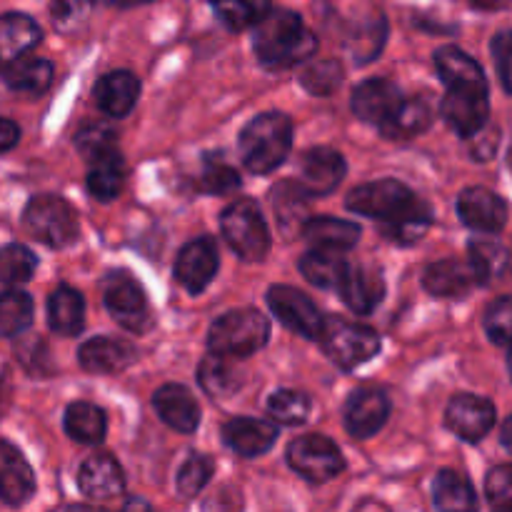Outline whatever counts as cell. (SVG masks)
Wrapping results in <instances>:
<instances>
[{"instance_id": "36", "label": "cell", "mask_w": 512, "mask_h": 512, "mask_svg": "<svg viewBox=\"0 0 512 512\" xmlns=\"http://www.w3.org/2000/svg\"><path fill=\"white\" fill-rule=\"evenodd\" d=\"M385 33H388V25H385L383 15H375L365 23L353 25V30L345 35V48H348L350 58L360 65L378 58L385 45Z\"/></svg>"}, {"instance_id": "13", "label": "cell", "mask_w": 512, "mask_h": 512, "mask_svg": "<svg viewBox=\"0 0 512 512\" xmlns=\"http://www.w3.org/2000/svg\"><path fill=\"white\" fill-rule=\"evenodd\" d=\"M390 415V400L383 390L378 388H363L353 393L345 403L343 410V423L353 438H373Z\"/></svg>"}, {"instance_id": "4", "label": "cell", "mask_w": 512, "mask_h": 512, "mask_svg": "<svg viewBox=\"0 0 512 512\" xmlns=\"http://www.w3.org/2000/svg\"><path fill=\"white\" fill-rule=\"evenodd\" d=\"M345 205L353 213L365 215V218H375L380 228L395 223L410 210L418 208L420 198H415L413 190L403 185L400 180H375V183L358 185L353 193L345 198Z\"/></svg>"}, {"instance_id": "38", "label": "cell", "mask_w": 512, "mask_h": 512, "mask_svg": "<svg viewBox=\"0 0 512 512\" xmlns=\"http://www.w3.org/2000/svg\"><path fill=\"white\" fill-rule=\"evenodd\" d=\"M35 305L33 298L23 290H5L0 293V335L18 338L33 325Z\"/></svg>"}, {"instance_id": "10", "label": "cell", "mask_w": 512, "mask_h": 512, "mask_svg": "<svg viewBox=\"0 0 512 512\" xmlns=\"http://www.w3.org/2000/svg\"><path fill=\"white\" fill-rule=\"evenodd\" d=\"M268 305L285 328H290L293 333L303 335L308 340H318L325 318L318 310V305L303 290L290 288V285H273L268 290Z\"/></svg>"}, {"instance_id": "31", "label": "cell", "mask_w": 512, "mask_h": 512, "mask_svg": "<svg viewBox=\"0 0 512 512\" xmlns=\"http://www.w3.org/2000/svg\"><path fill=\"white\" fill-rule=\"evenodd\" d=\"M300 233L313 248L328 250H348L360 240L358 225L340 218H310L305 220Z\"/></svg>"}, {"instance_id": "14", "label": "cell", "mask_w": 512, "mask_h": 512, "mask_svg": "<svg viewBox=\"0 0 512 512\" xmlns=\"http://www.w3.org/2000/svg\"><path fill=\"white\" fill-rule=\"evenodd\" d=\"M218 263V245L213 243V238H198L180 250L175 260V278L188 293L198 295L215 278Z\"/></svg>"}, {"instance_id": "39", "label": "cell", "mask_w": 512, "mask_h": 512, "mask_svg": "<svg viewBox=\"0 0 512 512\" xmlns=\"http://www.w3.org/2000/svg\"><path fill=\"white\" fill-rule=\"evenodd\" d=\"M198 383L210 398H225V395H233L235 390L240 388V375L238 370L228 363V358L210 353L208 358L200 363Z\"/></svg>"}, {"instance_id": "15", "label": "cell", "mask_w": 512, "mask_h": 512, "mask_svg": "<svg viewBox=\"0 0 512 512\" xmlns=\"http://www.w3.org/2000/svg\"><path fill=\"white\" fill-rule=\"evenodd\" d=\"M458 215L470 230L500 233L508 223V203L488 188H468L458 198Z\"/></svg>"}, {"instance_id": "8", "label": "cell", "mask_w": 512, "mask_h": 512, "mask_svg": "<svg viewBox=\"0 0 512 512\" xmlns=\"http://www.w3.org/2000/svg\"><path fill=\"white\" fill-rule=\"evenodd\" d=\"M288 465L310 483H328L343 473L345 460L333 440L323 435H303L288 445Z\"/></svg>"}, {"instance_id": "34", "label": "cell", "mask_w": 512, "mask_h": 512, "mask_svg": "<svg viewBox=\"0 0 512 512\" xmlns=\"http://www.w3.org/2000/svg\"><path fill=\"white\" fill-rule=\"evenodd\" d=\"M3 70L5 85L18 90V93L43 95L50 88V83H53V65L43 58H28V55H23V58L5 65Z\"/></svg>"}, {"instance_id": "51", "label": "cell", "mask_w": 512, "mask_h": 512, "mask_svg": "<svg viewBox=\"0 0 512 512\" xmlns=\"http://www.w3.org/2000/svg\"><path fill=\"white\" fill-rule=\"evenodd\" d=\"M493 53L495 60H498V75H500V83H503L505 93H510V33L503 30L498 38L493 40Z\"/></svg>"}, {"instance_id": "5", "label": "cell", "mask_w": 512, "mask_h": 512, "mask_svg": "<svg viewBox=\"0 0 512 512\" xmlns=\"http://www.w3.org/2000/svg\"><path fill=\"white\" fill-rule=\"evenodd\" d=\"M325 355L343 370H353L380 353V338L373 328L348 320H325L318 335Z\"/></svg>"}, {"instance_id": "7", "label": "cell", "mask_w": 512, "mask_h": 512, "mask_svg": "<svg viewBox=\"0 0 512 512\" xmlns=\"http://www.w3.org/2000/svg\"><path fill=\"white\" fill-rule=\"evenodd\" d=\"M220 230H223V238L228 240L230 248L248 263H260L268 253V223H265L258 205L250 203V200H238L230 208H225L223 218H220Z\"/></svg>"}, {"instance_id": "27", "label": "cell", "mask_w": 512, "mask_h": 512, "mask_svg": "<svg viewBox=\"0 0 512 512\" xmlns=\"http://www.w3.org/2000/svg\"><path fill=\"white\" fill-rule=\"evenodd\" d=\"M473 270L463 260H440L425 268L423 285L435 298H463L473 288Z\"/></svg>"}, {"instance_id": "50", "label": "cell", "mask_w": 512, "mask_h": 512, "mask_svg": "<svg viewBox=\"0 0 512 512\" xmlns=\"http://www.w3.org/2000/svg\"><path fill=\"white\" fill-rule=\"evenodd\" d=\"M90 0H53L50 3V15L60 30H70L85 18Z\"/></svg>"}, {"instance_id": "24", "label": "cell", "mask_w": 512, "mask_h": 512, "mask_svg": "<svg viewBox=\"0 0 512 512\" xmlns=\"http://www.w3.org/2000/svg\"><path fill=\"white\" fill-rule=\"evenodd\" d=\"M43 33L30 15L5 13L0 15V70L13 60L28 55L40 43Z\"/></svg>"}, {"instance_id": "12", "label": "cell", "mask_w": 512, "mask_h": 512, "mask_svg": "<svg viewBox=\"0 0 512 512\" xmlns=\"http://www.w3.org/2000/svg\"><path fill=\"white\" fill-rule=\"evenodd\" d=\"M445 425L458 438L468 440V443H478V440H483L493 430L495 405L490 400L478 398V395H455L448 403Z\"/></svg>"}, {"instance_id": "57", "label": "cell", "mask_w": 512, "mask_h": 512, "mask_svg": "<svg viewBox=\"0 0 512 512\" xmlns=\"http://www.w3.org/2000/svg\"><path fill=\"white\" fill-rule=\"evenodd\" d=\"M503 445L505 450H510V420H505L503 425Z\"/></svg>"}, {"instance_id": "1", "label": "cell", "mask_w": 512, "mask_h": 512, "mask_svg": "<svg viewBox=\"0 0 512 512\" xmlns=\"http://www.w3.org/2000/svg\"><path fill=\"white\" fill-rule=\"evenodd\" d=\"M253 50L268 68H293L313 58L318 38L305 28L303 18L293 10H268L255 25Z\"/></svg>"}, {"instance_id": "25", "label": "cell", "mask_w": 512, "mask_h": 512, "mask_svg": "<svg viewBox=\"0 0 512 512\" xmlns=\"http://www.w3.org/2000/svg\"><path fill=\"white\" fill-rule=\"evenodd\" d=\"M133 358V345L118 338H93L80 348V365L95 375L120 373L133 363Z\"/></svg>"}, {"instance_id": "6", "label": "cell", "mask_w": 512, "mask_h": 512, "mask_svg": "<svg viewBox=\"0 0 512 512\" xmlns=\"http://www.w3.org/2000/svg\"><path fill=\"white\" fill-rule=\"evenodd\" d=\"M23 225L28 235L48 248H65L78 238V215L58 195H38L25 205Z\"/></svg>"}, {"instance_id": "45", "label": "cell", "mask_w": 512, "mask_h": 512, "mask_svg": "<svg viewBox=\"0 0 512 512\" xmlns=\"http://www.w3.org/2000/svg\"><path fill=\"white\" fill-rule=\"evenodd\" d=\"M303 88L313 95H330L343 83V68L335 60H323V63L310 65L300 78Z\"/></svg>"}, {"instance_id": "55", "label": "cell", "mask_w": 512, "mask_h": 512, "mask_svg": "<svg viewBox=\"0 0 512 512\" xmlns=\"http://www.w3.org/2000/svg\"><path fill=\"white\" fill-rule=\"evenodd\" d=\"M10 393H13V388H10L8 378H5V375L0 373V415H3L5 410H8V405H10Z\"/></svg>"}, {"instance_id": "11", "label": "cell", "mask_w": 512, "mask_h": 512, "mask_svg": "<svg viewBox=\"0 0 512 512\" xmlns=\"http://www.w3.org/2000/svg\"><path fill=\"white\" fill-rule=\"evenodd\" d=\"M490 113L488 90L483 88H448L443 98V118L463 138H473L485 128Z\"/></svg>"}, {"instance_id": "22", "label": "cell", "mask_w": 512, "mask_h": 512, "mask_svg": "<svg viewBox=\"0 0 512 512\" xmlns=\"http://www.w3.org/2000/svg\"><path fill=\"white\" fill-rule=\"evenodd\" d=\"M80 493L90 500H110L125 490L123 468L110 455H93L80 465L78 473Z\"/></svg>"}, {"instance_id": "40", "label": "cell", "mask_w": 512, "mask_h": 512, "mask_svg": "<svg viewBox=\"0 0 512 512\" xmlns=\"http://www.w3.org/2000/svg\"><path fill=\"white\" fill-rule=\"evenodd\" d=\"M270 203H273L280 225H283L285 230L303 228V223L308 220L305 218V213H308V193L303 190V185H275L273 193H270Z\"/></svg>"}, {"instance_id": "35", "label": "cell", "mask_w": 512, "mask_h": 512, "mask_svg": "<svg viewBox=\"0 0 512 512\" xmlns=\"http://www.w3.org/2000/svg\"><path fill=\"white\" fill-rule=\"evenodd\" d=\"M108 430V418L93 403H73L65 410V433L83 445H98Z\"/></svg>"}, {"instance_id": "41", "label": "cell", "mask_w": 512, "mask_h": 512, "mask_svg": "<svg viewBox=\"0 0 512 512\" xmlns=\"http://www.w3.org/2000/svg\"><path fill=\"white\" fill-rule=\"evenodd\" d=\"M270 0H213L220 23L230 30L255 28L270 10Z\"/></svg>"}, {"instance_id": "48", "label": "cell", "mask_w": 512, "mask_h": 512, "mask_svg": "<svg viewBox=\"0 0 512 512\" xmlns=\"http://www.w3.org/2000/svg\"><path fill=\"white\" fill-rule=\"evenodd\" d=\"M510 318H512V303L508 295L495 300L485 313V330H488L490 340L500 348H508L510 343Z\"/></svg>"}, {"instance_id": "19", "label": "cell", "mask_w": 512, "mask_h": 512, "mask_svg": "<svg viewBox=\"0 0 512 512\" xmlns=\"http://www.w3.org/2000/svg\"><path fill=\"white\" fill-rule=\"evenodd\" d=\"M400 100H403V95H400L398 85H395L393 80L373 78L365 80V83H360L358 88L353 90L350 110H353L360 120H365V123L383 125Z\"/></svg>"}, {"instance_id": "33", "label": "cell", "mask_w": 512, "mask_h": 512, "mask_svg": "<svg viewBox=\"0 0 512 512\" xmlns=\"http://www.w3.org/2000/svg\"><path fill=\"white\" fill-rule=\"evenodd\" d=\"M125 183V160L118 153V148L108 150V153L98 155L90 160L88 173V190L93 198L98 200H113L118 198Z\"/></svg>"}, {"instance_id": "54", "label": "cell", "mask_w": 512, "mask_h": 512, "mask_svg": "<svg viewBox=\"0 0 512 512\" xmlns=\"http://www.w3.org/2000/svg\"><path fill=\"white\" fill-rule=\"evenodd\" d=\"M468 3L470 8H478V10H498L508 5V0H463Z\"/></svg>"}, {"instance_id": "21", "label": "cell", "mask_w": 512, "mask_h": 512, "mask_svg": "<svg viewBox=\"0 0 512 512\" xmlns=\"http://www.w3.org/2000/svg\"><path fill=\"white\" fill-rule=\"evenodd\" d=\"M278 440V428L273 423L255 418H233L223 425V443L243 458H260Z\"/></svg>"}, {"instance_id": "17", "label": "cell", "mask_w": 512, "mask_h": 512, "mask_svg": "<svg viewBox=\"0 0 512 512\" xmlns=\"http://www.w3.org/2000/svg\"><path fill=\"white\" fill-rule=\"evenodd\" d=\"M35 493V475L15 445L0 440V500L5 505H25Z\"/></svg>"}, {"instance_id": "47", "label": "cell", "mask_w": 512, "mask_h": 512, "mask_svg": "<svg viewBox=\"0 0 512 512\" xmlns=\"http://www.w3.org/2000/svg\"><path fill=\"white\" fill-rule=\"evenodd\" d=\"M75 145H78V150L83 153L85 160H93L98 158V155L108 153V150L118 148V145H115L113 130H110L108 125L100 123L83 125V128L78 130V135H75Z\"/></svg>"}, {"instance_id": "3", "label": "cell", "mask_w": 512, "mask_h": 512, "mask_svg": "<svg viewBox=\"0 0 512 512\" xmlns=\"http://www.w3.org/2000/svg\"><path fill=\"white\" fill-rule=\"evenodd\" d=\"M270 323L263 313L255 308L230 310L220 315L208 330L210 353L223 358H248L268 345Z\"/></svg>"}, {"instance_id": "20", "label": "cell", "mask_w": 512, "mask_h": 512, "mask_svg": "<svg viewBox=\"0 0 512 512\" xmlns=\"http://www.w3.org/2000/svg\"><path fill=\"white\" fill-rule=\"evenodd\" d=\"M153 408L160 420L178 433L190 435L200 425V405L185 385H163L153 395Z\"/></svg>"}, {"instance_id": "28", "label": "cell", "mask_w": 512, "mask_h": 512, "mask_svg": "<svg viewBox=\"0 0 512 512\" xmlns=\"http://www.w3.org/2000/svg\"><path fill=\"white\" fill-rule=\"evenodd\" d=\"M468 265L478 285H490L505 275L510 265L508 248L493 238H475L468 245Z\"/></svg>"}, {"instance_id": "30", "label": "cell", "mask_w": 512, "mask_h": 512, "mask_svg": "<svg viewBox=\"0 0 512 512\" xmlns=\"http://www.w3.org/2000/svg\"><path fill=\"white\" fill-rule=\"evenodd\" d=\"M48 323L53 333L65 335H78L85 325V303L83 295L70 285H60L48 300Z\"/></svg>"}, {"instance_id": "26", "label": "cell", "mask_w": 512, "mask_h": 512, "mask_svg": "<svg viewBox=\"0 0 512 512\" xmlns=\"http://www.w3.org/2000/svg\"><path fill=\"white\" fill-rule=\"evenodd\" d=\"M435 68H438L440 80L448 88H483L488 90V78L478 60L470 58L455 45H445L435 53Z\"/></svg>"}, {"instance_id": "53", "label": "cell", "mask_w": 512, "mask_h": 512, "mask_svg": "<svg viewBox=\"0 0 512 512\" xmlns=\"http://www.w3.org/2000/svg\"><path fill=\"white\" fill-rule=\"evenodd\" d=\"M20 140V128L13 123V120L0 118V153L15 148Z\"/></svg>"}, {"instance_id": "32", "label": "cell", "mask_w": 512, "mask_h": 512, "mask_svg": "<svg viewBox=\"0 0 512 512\" xmlns=\"http://www.w3.org/2000/svg\"><path fill=\"white\" fill-rule=\"evenodd\" d=\"M345 270H348V260H345L343 250L310 248L300 258V273L315 288H338Z\"/></svg>"}, {"instance_id": "37", "label": "cell", "mask_w": 512, "mask_h": 512, "mask_svg": "<svg viewBox=\"0 0 512 512\" xmlns=\"http://www.w3.org/2000/svg\"><path fill=\"white\" fill-rule=\"evenodd\" d=\"M433 503L438 510L455 512V510H475L478 500H475L473 485L468 478H463L455 470H443L438 473L433 483Z\"/></svg>"}, {"instance_id": "18", "label": "cell", "mask_w": 512, "mask_h": 512, "mask_svg": "<svg viewBox=\"0 0 512 512\" xmlns=\"http://www.w3.org/2000/svg\"><path fill=\"white\" fill-rule=\"evenodd\" d=\"M303 190L308 195H328L343 183L348 165L345 158L333 148H313L305 153L303 170Z\"/></svg>"}, {"instance_id": "16", "label": "cell", "mask_w": 512, "mask_h": 512, "mask_svg": "<svg viewBox=\"0 0 512 512\" xmlns=\"http://www.w3.org/2000/svg\"><path fill=\"white\" fill-rule=\"evenodd\" d=\"M338 288L343 295V303L360 315L373 313L385 298L383 273L378 268H370V265H355V268L348 265Z\"/></svg>"}, {"instance_id": "29", "label": "cell", "mask_w": 512, "mask_h": 512, "mask_svg": "<svg viewBox=\"0 0 512 512\" xmlns=\"http://www.w3.org/2000/svg\"><path fill=\"white\" fill-rule=\"evenodd\" d=\"M433 123V110H430L428 100L423 98H413V100H400L395 105L393 113L388 115L380 130H383L385 138H395V140H405V138H415V135L425 133Z\"/></svg>"}, {"instance_id": "44", "label": "cell", "mask_w": 512, "mask_h": 512, "mask_svg": "<svg viewBox=\"0 0 512 512\" xmlns=\"http://www.w3.org/2000/svg\"><path fill=\"white\" fill-rule=\"evenodd\" d=\"M210 475H213V460L205 458V455H193V458H188V463L180 468L178 483H175L178 485L180 498H195V495L208 485Z\"/></svg>"}, {"instance_id": "9", "label": "cell", "mask_w": 512, "mask_h": 512, "mask_svg": "<svg viewBox=\"0 0 512 512\" xmlns=\"http://www.w3.org/2000/svg\"><path fill=\"white\" fill-rule=\"evenodd\" d=\"M103 300L108 313L123 328L133 330V333H143L150 325V308L143 285L125 270H115L105 278Z\"/></svg>"}, {"instance_id": "23", "label": "cell", "mask_w": 512, "mask_h": 512, "mask_svg": "<svg viewBox=\"0 0 512 512\" xmlns=\"http://www.w3.org/2000/svg\"><path fill=\"white\" fill-rule=\"evenodd\" d=\"M95 105L113 118H125L138 103L140 80L130 70H113L95 85Z\"/></svg>"}, {"instance_id": "46", "label": "cell", "mask_w": 512, "mask_h": 512, "mask_svg": "<svg viewBox=\"0 0 512 512\" xmlns=\"http://www.w3.org/2000/svg\"><path fill=\"white\" fill-rule=\"evenodd\" d=\"M200 185L213 195H228L230 190L240 188V175L235 173L233 165L208 155L203 165V175H200Z\"/></svg>"}, {"instance_id": "49", "label": "cell", "mask_w": 512, "mask_h": 512, "mask_svg": "<svg viewBox=\"0 0 512 512\" xmlns=\"http://www.w3.org/2000/svg\"><path fill=\"white\" fill-rule=\"evenodd\" d=\"M485 495L490 505L500 510H508L512 503V470L510 465H498L485 478Z\"/></svg>"}, {"instance_id": "43", "label": "cell", "mask_w": 512, "mask_h": 512, "mask_svg": "<svg viewBox=\"0 0 512 512\" xmlns=\"http://www.w3.org/2000/svg\"><path fill=\"white\" fill-rule=\"evenodd\" d=\"M268 413L280 425H300L310 415V398L298 390H280L268 400Z\"/></svg>"}, {"instance_id": "56", "label": "cell", "mask_w": 512, "mask_h": 512, "mask_svg": "<svg viewBox=\"0 0 512 512\" xmlns=\"http://www.w3.org/2000/svg\"><path fill=\"white\" fill-rule=\"evenodd\" d=\"M103 5H113V8H133V5H145L150 0H98Z\"/></svg>"}, {"instance_id": "52", "label": "cell", "mask_w": 512, "mask_h": 512, "mask_svg": "<svg viewBox=\"0 0 512 512\" xmlns=\"http://www.w3.org/2000/svg\"><path fill=\"white\" fill-rule=\"evenodd\" d=\"M498 130H493V133H483V130H478V133L473 135V155L478 160H488L495 155V148H498Z\"/></svg>"}, {"instance_id": "2", "label": "cell", "mask_w": 512, "mask_h": 512, "mask_svg": "<svg viewBox=\"0 0 512 512\" xmlns=\"http://www.w3.org/2000/svg\"><path fill=\"white\" fill-rule=\"evenodd\" d=\"M293 148V120L270 110L250 120L240 133V158L255 175H268L283 165Z\"/></svg>"}, {"instance_id": "42", "label": "cell", "mask_w": 512, "mask_h": 512, "mask_svg": "<svg viewBox=\"0 0 512 512\" xmlns=\"http://www.w3.org/2000/svg\"><path fill=\"white\" fill-rule=\"evenodd\" d=\"M38 268V258L25 245H3L0 248V283L20 285L28 283Z\"/></svg>"}]
</instances>
